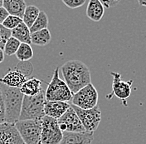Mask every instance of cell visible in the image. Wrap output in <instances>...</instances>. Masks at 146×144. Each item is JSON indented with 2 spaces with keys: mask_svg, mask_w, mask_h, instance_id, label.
Segmentation results:
<instances>
[{
  "mask_svg": "<svg viewBox=\"0 0 146 144\" xmlns=\"http://www.w3.org/2000/svg\"><path fill=\"white\" fill-rule=\"evenodd\" d=\"M64 81L73 95L91 83V72L88 67L80 60H70L62 66Z\"/></svg>",
  "mask_w": 146,
  "mask_h": 144,
  "instance_id": "6da1fadb",
  "label": "cell"
},
{
  "mask_svg": "<svg viewBox=\"0 0 146 144\" xmlns=\"http://www.w3.org/2000/svg\"><path fill=\"white\" fill-rule=\"evenodd\" d=\"M0 89L5 105L6 123H16L19 121L24 95L20 88H9L0 83Z\"/></svg>",
  "mask_w": 146,
  "mask_h": 144,
  "instance_id": "7a4b0ae2",
  "label": "cell"
},
{
  "mask_svg": "<svg viewBox=\"0 0 146 144\" xmlns=\"http://www.w3.org/2000/svg\"><path fill=\"white\" fill-rule=\"evenodd\" d=\"M45 92L43 90L34 97L24 96L19 121L39 120L45 116Z\"/></svg>",
  "mask_w": 146,
  "mask_h": 144,
  "instance_id": "3957f363",
  "label": "cell"
},
{
  "mask_svg": "<svg viewBox=\"0 0 146 144\" xmlns=\"http://www.w3.org/2000/svg\"><path fill=\"white\" fill-rule=\"evenodd\" d=\"M46 101H58L68 102L72 100L73 93L64 80L59 77V68L54 70L53 76L45 91Z\"/></svg>",
  "mask_w": 146,
  "mask_h": 144,
  "instance_id": "277c9868",
  "label": "cell"
},
{
  "mask_svg": "<svg viewBox=\"0 0 146 144\" xmlns=\"http://www.w3.org/2000/svg\"><path fill=\"white\" fill-rule=\"evenodd\" d=\"M42 133L38 144H60L63 133L61 131L56 119L44 116L41 119Z\"/></svg>",
  "mask_w": 146,
  "mask_h": 144,
  "instance_id": "5b68a950",
  "label": "cell"
},
{
  "mask_svg": "<svg viewBox=\"0 0 146 144\" xmlns=\"http://www.w3.org/2000/svg\"><path fill=\"white\" fill-rule=\"evenodd\" d=\"M41 119L18 121L15 123L18 133L25 144L39 143L42 133Z\"/></svg>",
  "mask_w": 146,
  "mask_h": 144,
  "instance_id": "8992f818",
  "label": "cell"
},
{
  "mask_svg": "<svg viewBox=\"0 0 146 144\" xmlns=\"http://www.w3.org/2000/svg\"><path fill=\"white\" fill-rule=\"evenodd\" d=\"M98 92L92 83L88 84L85 88L73 95L72 105L82 109H92L96 108L98 103Z\"/></svg>",
  "mask_w": 146,
  "mask_h": 144,
  "instance_id": "52a82bcc",
  "label": "cell"
},
{
  "mask_svg": "<svg viewBox=\"0 0 146 144\" xmlns=\"http://www.w3.org/2000/svg\"><path fill=\"white\" fill-rule=\"evenodd\" d=\"M80 118L86 132L94 133L99 127L101 121V111L98 106L92 109H82L76 106L71 105Z\"/></svg>",
  "mask_w": 146,
  "mask_h": 144,
  "instance_id": "ba28073f",
  "label": "cell"
},
{
  "mask_svg": "<svg viewBox=\"0 0 146 144\" xmlns=\"http://www.w3.org/2000/svg\"><path fill=\"white\" fill-rule=\"evenodd\" d=\"M58 124L61 131L62 133L68 132V133H84L86 132L84 127L82 125V122L75 110L72 108L66 112L62 117L58 120Z\"/></svg>",
  "mask_w": 146,
  "mask_h": 144,
  "instance_id": "9c48e42d",
  "label": "cell"
},
{
  "mask_svg": "<svg viewBox=\"0 0 146 144\" xmlns=\"http://www.w3.org/2000/svg\"><path fill=\"white\" fill-rule=\"evenodd\" d=\"M111 76L113 77V82H112V93L109 97H106L107 98H110L113 95L117 97L120 99L124 105L126 107L127 102L126 99L130 96L131 94V86L133 83V80L129 81H124L121 78V74L119 72H111Z\"/></svg>",
  "mask_w": 146,
  "mask_h": 144,
  "instance_id": "30bf717a",
  "label": "cell"
},
{
  "mask_svg": "<svg viewBox=\"0 0 146 144\" xmlns=\"http://www.w3.org/2000/svg\"><path fill=\"white\" fill-rule=\"evenodd\" d=\"M0 144H25L14 123H0Z\"/></svg>",
  "mask_w": 146,
  "mask_h": 144,
  "instance_id": "8fae6325",
  "label": "cell"
},
{
  "mask_svg": "<svg viewBox=\"0 0 146 144\" xmlns=\"http://www.w3.org/2000/svg\"><path fill=\"white\" fill-rule=\"evenodd\" d=\"M70 107L71 104H69L68 102L58 101H46L44 108V113L46 116L58 120L60 117L63 116Z\"/></svg>",
  "mask_w": 146,
  "mask_h": 144,
  "instance_id": "7c38bea8",
  "label": "cell"
},
{
  "mask_svg": "<svg viewBox=\"0 0 146 144\" xmlns=\"http://www.w3.org/2000/svg\"><path fill=\"white\" fill-rule=\"evenodd\" d=\"M94 139V133H63L62 144H91Z\"/></svg>",
  "mask_w": 146,
  "mask_h": 144,
  "instance_id": "4fadbf2b",
  "label": "cell"
},
{
  "mask_svg": "<svg viewBox=\"0 0 146 144\" xmlns=\"http://www.w3.org/2000/svg\"><path fill=\"white\" fill-rule=\"evenodd\" d=\"M27 81V77L17 70H11L0 78V83L9 88H20Z\"/></svg>",
  "mask_w": 146,
  "mask_h": 144,
  "instance_id": "5bb4252c",
  "label": "cell"
},
{
  "mask_svg": "<svg viewBox=\"0 0 146 144\" xmlns=\"http://www.w3.org/2000/svg\"><path fill=\"white\" fill-rule=\"evenodd\" d=\"M3 8L6 9L9 15L23 19L27 5L23 0H4Z\"/></svg>",
  "mask_w": 146,
  "mask_h": 144,
  "instance_id": "9a60e30c",
  "label": "cell"
},
{
  "mask_svg": "<svg viewBox=\"0 0 146 144\" xmlns=\"http://www.w3.org/2000/svg\"><path fill=\"white\" fill-rule=\"evenodd\" d=\"M42 90V81L36 78H31L27 79V81L20 88V91L22 92V93L24 96L28 97L36 96Z\"/></svg>",
  "mask_w": 146,
  "mask_h": 144,
  "instance_id": "2e32d148",
  "label": "cell"
},
{
  "mask_svg": "<svg viewBox=\"0 0 146 144\" xmlns=\"http://www.w3.org/2000/svg\"><path fill=\"white\" fill-rule=\"evenodd\" d=\"M105 8L100 0H90L86 9V16L94 22H99L104 15Z\"/></svg>",
  "mask_w": 146,
  "mask_h": 144,
  "instance_id": "e0dca14e",
  "label": "cell"
},
{
  "mask_svg": "<svg viewBox=\"0 0 146 144\" xmlns=\"http://www.w3.org/2000/svg\"><path fill=\"white\" fill-rule=\"evenodd\" d=\"M12 37L18 39L21 44H31V32L30 28L23 22L21 24H19L16 28L11 31Z\"/></svg>",
  "mask_w": 146,
  "mask_h": 144,
  "instance_id": "ac0fdd59",
  "label": "cell"
},
{
  "mask_svg": "<svg viewBox=\"0 0 146 144\" xmlns=\"http://www.w3.org/2000/svg\"><path fill=\"white\" fill-rule=\"evenodd\" d=\"M31 40H32V44H33L35 45L44 47L51 42L52 35H51L49 29L46 28V29H42L41 31L32 33Z\"/></svg>",
  "mask_w": 146,
  "mask_h": 144,
  "instance_id": "d6986e66",
  "label": "cell"
},
{
  "mask_svg": "<svg viewBox=\"0 0 146 144\" xmlns=\"http://www.w3.org/2000/svg\"><path fill=\"white\" fill-rule=\"evenodd\" d=\"M40 12L41 11L35 5L27 6L26 10L24 12L23 18V22L30 28L33 26V24L34 23V22L36 21V19L38 17Z\"/></svg>",
  "mask_w": 146,
  "mask_h": 144,
  "instance_id": "ffe728a7",
  "label": "cell"
},
{
  "mask_svg": "<svg viewBox=\"0 0 146 144\" xmlns=\"http://www.w3.org/2000/svg\"><path fill=\"white\" fill-rule=\"evenodd\" d=\"M15 55L20 62H29L33 57V50L30 44H21Z\"/></svg>",
  "mask_w": 146,
  "mask_h": 144,
  "instance_id": "44dd1931",
  "label": "cell"
},
{
  "mask_svg": "<svg viewBox=\"0 0 146 144\" xmlns=\"http://www.w3.org/2000/svg\"><path fill=\"white\" fill-rule=\"evenodd\" d=\"M47 26H48V17L45 12L41 11L36 21L34 22L33 26L30 27L31 34L38 31H41L42 29H46L47 28Z\"/></svg>",
  "mask_w": 146,
  "mask_h": 144,
  "instance_id": "7402d4cb",
  "label": "cell"
},
{
  "mask_svg": "<svg viewBox=\"0 0 146 144\" xmlns=\"http://www.w3.org/2000/svg\"><path fill=\"white\" fill-rule=\"evenodd\" d=\"M20 45H21V43L18 41V39L14 38L13 37H11L9 40L7 41L6 44L4 46L3 52H4V54H6V55H8V56L15 55Z\"/></svg>",
  "mask_w": 146,
  "mask_h": 144,
  "instance_id": "603a6c76",
  "label": "cell"
},
{
  "mask_svg": "<svg viewBox=\"0 0 146 144\" xmlns=\"http://www.w3.org/2000/svg\"><path fill=\"white\" fill-rule=\"evenodd\" d=\"M23 23V19L16 16H12L9 15L7 18H5V20L3 21V23H2L6 28H8L9 30H13L14 28L18 27L19 24H21Z\"/></svg>",
  "mask_w": 146,
  "mask_h": 144,
  "instance_id": "cb8c5ba5",
  "label": "cell"
},
{
  "mask_svg": "<svg viewBox=\"0 0 146 144\" xmlns=\"http://www.w3.org/2000/svg\"><path fill=\"white\" fill-rule=\"evenodd\" d=\"M15 70L18 72H22L24 76L28 77L33 72V65L30 62H20L18 65L15 67Z\"/></svg>",
  "mask_w": 146,
  "mask_h": 144,
  "instance_id": "d4e9b609",
  "label": "cell"
},
{
  "mask_svg": "<svg viewBox=\"0 0 146 144\" xmlns=\"http://www.w3.org/2000/svg\"><path fill=\"white\" fill-rule=\"evenodd\" d=\"M12 37L11 30L4 27L3 24H0V48L4 49V46L7 41Z\"/></svg>",
  "mask_w": 146,
  "mask_h": 144,
  "instance_id": "484cf974",
  "label": "cell"
},
{
  "mask_svg": "<svg viewBox=\"0 0 146 144\" xmlns=\"http://www.w3.org/2000/svg\"><path fill=\"white\" fill-rule=\"evenodd\" d=\"M62 3L69 9H74L82 7V5L85 4L86 1L85 0H63Z\"/></svg>",
  "mask_w": 146,
  "mask_h": 144,
  "instance_id": "4316f807",
  "label": "cell"
},
{
  "mask_svg": "<svg viewBox=\"0 0 146 144\" xmlns=\"http://www.w3.org/2000/svg\"><path fill=\"white\" fill-rule=\"evenodd\" d=\"M6 122V117H5V105H4V101L3 98V94L0 89V123H5Z\"/></svg>",
  "mask_w": 146,
  "mask_h": 144,
  "instance_id": "83f0119b",
  "label": "cell"
},
{
  "mask_svg": "<svg viewBox=\"0 0 146 144\" xmlns=\"http://www.w3.org/2000/svg\"><path fill=\"white\" fill-rule=\"evenodd\" d=\"M100 3H101V4L103 5L104 8L110 9V8L114 7L115 5L118 4L119 3V1H113V0H106V1L105 0V1H103V0H101Z\"/></svg>",
  "mask_w": 146,
  "mask_h": 144,
  "instance_id": "f1b7e54d",
  "label": "cell"
},
{
  "mask_svg": "<svg viewBox=\"0 0 146 144\" xmlns=\"http://www.w3.org/2000/svg\"><path fill=\"white\" fill-rule=\"evenodd\" d=\"M9 15V14L8 13V12L6 11V9H4L3 7L0 8V24H2L3 23L5 18H7Z\"/></svg>",
  "mask_w": 146,
  "mask_h": 144,
  "instance_id": "f546056e",
  "label": "cell"
},
{
  "mask_svg": "<svg viewBox=\"0 0 146 144\" xmlns=\"http://www.w3.org/2000/svg\"><path fill=\"white\" fill-rule=\"evenodd\" d=\"M3 60H4V52L3 49L0 48V63H3Z\"/></svg>",
  "mask_w": 146,
  "mask_h": 144,
  "instance_id": "4dcf8cb0",
  "label": "cell"
},
{
  "mask_svg": "<svg viewBox=\"0 0 146 144\" xmlns=\"http://www.w3.org/2000/svg\"><path fill=\"white\" fill-rule=\"evenodd\" d=\"M139 4L141 5V6H145V7H146V0L145 1H144V0H139Z\"/></svg>",
  "mask_w": 146,
  "mask_h": 144,
  "instance_id": "1f68e13d",
  "label": "cell"
},
{
  "mask_svg": "<svg viewBox=\"0 0 146 144\" xmlns=\"http://www.w3.org/2000/svg\"><path fill=\"white\" fill-rule=\"evenodd\" d=\"M3 7V0H0V8Z\"/></svg>",
  "mask_w": 146,
  "mask_h": 144,
  "instance_id": "d6a6232c",
  "label": "cell"
},
{
  "mask_svg": "<svg viewBox=\"0 0 146 144\" xmlns=\"http://www.w3.org/2000/svg\"><path fill=\"white\" fill-rule=\"evenodd\" d=\"M60 144H62V143H60Z\"/></svg>",
  "mask_w": 146,
  "mask_h": 144,
  "instance_id": "836d02e7",
  "label": "cell"
}]
</instances>
